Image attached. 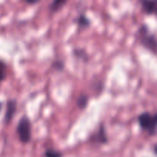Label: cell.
<instances>
[{"label":"cell","mask_w":157,"mask_h":157,"mask_svg":"<svg viewBox=\"0 0 157 157\" xmlns=\"http://www.w3.org/2000/svg\"><path fill=\"white\" fill-rule=\"evenodd\" d=\"M44 157H63L61 152L55 150L54 148H48L44 153Z\"/></svg>","instance_id":"obj_10"},{"label":"cell","mask_w":157,"mask_h":157,"mask_svg":"<svg viewBox=\"0 0 157 157\" xmlns=\"http://www.w3.org/2000/svg\"><path fill=\"white\" fill-rule=\"evenodd\" d=\"M16 133L21 144H28L32 140V124L30 119L25 115L21 117L18 121Z\"/></svg>","instance_id":"obj_3"},{"label":"cell","mask_w":157,"mask_h":157,"mask_svg":"<svg viewBox=\"0 0 157 157\" xmlns=\"http://www.w3.org/2000/svg\"><path fill=\"white\" fill-rule=\"evenodd\" d=\"M7 75V66L3 61L0 60V84L5 81Z\"/></svg>","instance_id":"obj_11"},{"label":"cell","mask_w":157,"mask_h":157,"mask_svg":"<svg viewBox=\"0 0 157 157\" xmlns=\"http://www.w3.org/2000/svg\"><path fill=\"white\" fill-rule=\"evenodd\" d=\"M17 110V101L15 99H9L6 102V112L4 115V123L6 124H10L13 119Z\"/></svg>","instance_id":"obj_5"},{"label":"cell","mask_w":157,"mask_h":157,"mask_svg":"<svg viewBox=\"0 0 157 157\" xmlns=\"http://www.w3.org/2000/svg\"><path fill=\"white\" fill-rule=\"evenodd\" d=\"M66 3H67V1L65 0H55V1L52 2L48 6L49 11L52 12H58L64 7Z\"/></svg>","instance_id":"obj_8"},{"label":"cell","mask_w":157,"mask_h":157,"mask_svg":"<svg viewBox=\"0 0 157 157\" xmlns=\"http://www.w3.org/2000/svg\"><path fill=\"white\" fill-rule=\"evenodd\" d=\"M74 55L78 58H79V59L85 60V61L88 58V56L86 54L85 51L82 50V49H75L74 51Z\"/></svg>","instance_id":"obj_12"},{"label":"cell","mask_w":157,"mask_h":157,"mask_svg":"<svg viewBox=\"0 0 157 157\" xmlns=\"http://www.w3.org/2000/svg\"><path fill=\"white\" fill-rule=\"evenodd\" d=\"M52 67L55 70L58 71H61L64 70V64L62 61L61 60H55V61L52 62Z\"/></svg>","instance_id":"obj_13"},{"label":"cell","mask_w":157,"mask_h":157,"mask_svg":"<svg viewBox=\"0 0 157 157\" xmlns=\"http://www.w3.org/2000/svg\"><path fill=\"white\" fill-rule=\"evenodd\" d=\"M137 38L143 47L152 54H157V36L147 24H142L137 30Z\"/></svg>","instance_id":"obj_1"},{"label":"cell","mask_w":157,"mask_h":157,"mask_svg":"<svg viewBox=\"0 0 157 157\" xmlns=\"http://www.w3.org/2000/svg\"><path fill=\"white\" fill-rule=\"evenodd\" d=\"M89 98L86 94H81L77 98L76 105L80 110H85L88 105Z\"/></svg>","instance_id":"obj_9"},{"label":"cell","mask_w":157,"mask_h":157,"mask_svg":"<svg viewBox=\"0 0 157 157\" xmlns=\"http://www.w3.org/2000/svg\"><path fill=\"white\" fill-rule=\"evenodd\" d=\"M108 140L105 126H104V124L101 123L98 127V130L90 136V143L96 145H105L108 143Z\"/></svg>","instance_id":"obj_4"},{"label":"cell","mask_w":157,"mask_h":157,"mask_svg":"<svg viewBox=\"0 0 157 157\" xmlns=\"http://www.w3.org/2000/svg\"><path fill=\"white\" fill-rule=\"evenodd\" d=\"M139 2L144 14L147 15H154L157 18V0L154 1L141 0Z\"/></svg>","instance_id":"obj_6"},{"label":"cell","mask_w":157,"mask_h":157,"mask_svg":"<svg viewBox=\"0 0 157 157\" xmlns=\"http://www.w3.org/2000/svg\"><path fill=\"white\" fill-rule=\"evenodd\" d=\"M25 2L29 5H35L37 3H39L40 1H38V0H26V1H25Z\"/></svg>","instance_id":"obj_14"},{"label":"cell","mask_w":157,"mask_h":157,"mask_svg":"<svg viewBox=\"0 0 157 157\" xmlns=\"http://www.w3.org/2000/svg\"><path fill=\"white\" fill-rule=\"evenodd\" d=\"M2 108V103L0 102V111H1Z\"/></svg>","instance_id":"obj_16"},{"label":"cell","mask_w":157,"mask_h":157,"mask_svg":"<svg viewBox=\"0 0 157 157\" xmlns=\"http://www.w3.org/2000/svg\"><path fill=\"white\" fill-rule=\"evenodd\" d=\"M153 152L155 155L157 156V144H155L153 146Z\"/></svg>","instance_id":"obj_15"},{"label":"cell","mask_w":157,"mask_h":157,"mask_svg":"<svg viewBox=\"0 0 157 157\" xmlns=\"http://www.w3.org/2000/svg\"><path fill=\"white\" fill-rule=\"evenodd\" d=\"M76 22L80 29H87L90 26V20L84 13H81L78 15Z\"/></svg>","instance_id":"obj_7"},{"label":"cell","mask_w":157,"mask_h":157,"mask_svg":"<svg viewBox=\"0 0 157 157\" xmlns=\"http://www.w3.org/2000/svg\"><path fill=\"white\" fill-rule=\"evenodd\" d=\"M137 122L141 130L147 132L150 136L157 135V112L151 113L149 111H144L138 115Z\"/></svg>","instance_id":"obj_2"}]
</instances>
